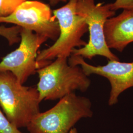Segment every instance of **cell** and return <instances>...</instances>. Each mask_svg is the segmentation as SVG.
<instances>
[{
  "instance_id": "1",
  "label": "cell",
  "mask_w": 133,
  "mask_h": 133,
  "mask_svg": "<svg viewBox=\"0 0 133 133\" xmlns=\"http://www.w3.org/2000/svg\"><path fill=\"white\" fill-rule=\"evenodd\" d=\"M40 103L37 87L23 85L10 71H0V106L14 126L27 128L40 112Z\"/></svg>"
},
{
  "instance_id": "2",
  "label": "cell",
  "mask_w": 133,
  "mask_h": 133,
  "mask_svg": "<svg viewBox=\"0 0 133 133\" xmlns=\"http://www.w3.org/2000/svg\"><path fill=\"white\" fill-rule=\"evenodd\" d=\"M39 81L37 89L39 99H60L76 90L85 92L91 81L79 66L68 63V58L60 57L53 62L37 70Z\"/></svg>"
},
{
  "instance_id": "3",
  "label": "cell",
  "mask_w": 133,
  "mask_h": 133,
  "mask_svg": "<svg viewBox=\"0 0 133 133\" xmlns=\"http://www.w3.org/2000/svg\"><path fill=\"white\" fill-rule=\"evenodd\" d=\"M93 114L90 100L73 92L60 99L50 109L40 112L27 129L30 133H69L78 121Z\"/></svg>"
},
{
  "instance_id": "4",
  "label": "cell",
  "mask_w": 133,
  "mask_h": 133,
  "mask_svg": "<svg viewBox=\"0 0 133 133\" xmlns=\"http://www.w3.org/2000/svg\"><path fill=\"white\" fill-rule=\"evenodd\" d=\"M77 0H69L67 4L54 10L53 14L58 22L60 34L55 42L38 53V62L51 61L58 57L69 58L76 48L85 45L82 38L88 31V26L84 19L76 12Z\"/></svg>"
},
{
  "instance_id": "5",
  "label": "cell",
  "mask_w": 133,
  "mask_h": 133,
  "mask_svg": "<svg viewBox=\"0 0 133 133\" xmlns=\"http://www.w3.org/2000/svg\"><path fill=\"white\" fill-rule=\"evenodd\" d=\"M76 12L87 25L89 39L84 46L74 49L71 55L90 60L101 56L109 60H119L108 47L104 34L105 23L115 14V11L111 10V3L96 4L95 0H77Z\"/></svg>"
},
{
  "instance_id": "6",
  "label": "cell",
  "mask_w": 133,
  "mask_h": 133,
  "mask_svg": "<svg viewBox=\"0 0 133 133\" xmlns=\"http://www.w3.org/2000/svg\"><path fill=\"white\" fill-rule=\"evenodd\" d=\"M20 37L19 47L3 58L0 62V71H10L23 84L38 70L51 61L38 62L37 60L38 49L47 38L22 28Z\"/></svg>"
},
{
  "instance_id": "7",
  "label": "cell",
  "mask_w": 133,
  "mask_h": 133,
  "mask_svg": "<svg viewBox=\"0 0 133 133\" xmlns=\"http://www.w3.org/2000/svg\"><path fill=\"white\" fill-rule=\"evenodd\" d=\"M50 6L37 1H26L9 16L0 17V23L15 24L47 39H57L60 34L58 22Z\"/></svg>"
},
{
  "instance_id": "8",
  "label": "cell",
  "mask_w": 133,
  "mask_h": 133,
  "mask_svg": "<svg viewBox=\"0 0 133 133\" xmlns=\"http://www.w3.org/2000/svg\"><path fill=\"white\" fill-rule=\"evenodd\" d=\"M68 63L73 66H79L86 76L92 74L103 76L109 81L111 86L108 104L116 105L120 95L124 91L133 87V62H122L109 60L104 66H95L89 64L81 56L71 55Z\"/></svg>"
},
{
  "instance_id": "9",
  "label": "cell",
  "mask_w": 133,
  "mask_h": 133,
  "mask_svg": "<svg viewBox=\"0 0 133 133\" xmlns=\"http://www.w3.org/2000/svg\"><path fill=\"white\" fill-rule=\"evenodd\" d=\"M104 34L110 49L123 52L133 42V10H123L117 16L108 19L104 26Z\"/></svg>"
},
{
  "instance_id": "10",
  "label": "cell",
  "mask_w": 133,
  "mask_h": 133,
  "mask_svg": "<svg viewBox=\"0 0 133 133\" xmlns=\"http://www.w3.org/2000/svg\"><path fill=\"white\" fill-rule=\"evenodd\" d=\"M21 28L18 26L6 27L4 25H0V36L5 38L10 45L20 42V33Z\"/></svg>"
},
{
  "instance_id": "11",
  "label": "cell",
  "mask_w": 133,
  "mask_h": 133,
  "mask_svg": "<svg viewBox=\"0 0 133 133\" xmlns=\"http://www.w3.org/2000/svg\"><path fill=\"white\" fill-rule=\"evenodd\" d=\"M27 0H0V17L12 14L16 9Z\"/></svg>"
},
{
  "instance_id": "12",
  "label": "cell",
  "mask_w": 133,
  "mask_h": 133,
  "mask_svg": "<svg viewBox=\"0 0 133 133\" xmlns=\"http://www.w3.org/2000/svg\"><path fill=\"white\" fill-rule=\"evenodd\" d=\"M0 133H23L10 122L1 109Z\"/></svg>"
},
{
  "instance_id": "13",
  "label": "cell",
  "mask_w": 133,
  "mask_h": 133,
  "mask_svg": "<svg viewBox=\"0 0 133 133\" xmlns=\"http://www.w3.org/2000/svg\"><path fill=\"white\" fill-rule=\"evenodd\" d=\"M119 9L133 10V0H116L111 3V10L115 11Z\"/></svg>"
},
{
  "instance_id": "14",
  "label": "cell",
  "mask_w": 133,
  "mask_h": 133,
  "mask_svg": "<svg viewBox=\"0 0 133 133\" xmlns=\"http://www.w3.org/2000/svg\"><path fill=\"white\" fill-rule=\"evenodd\" d=\"M52 5H55L60 2H66L69 0H48Z\"/></svg>"
}]
</instances>
